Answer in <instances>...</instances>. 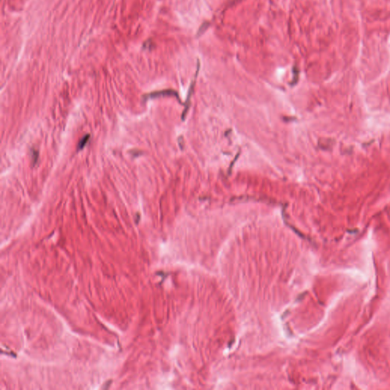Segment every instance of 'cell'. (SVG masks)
I'll return each instance as SVG.
<instances>
[{
  "instance_id": "obj_1",
  "label": "cell",
  "mask_w": 390,
  "mask_h": 390,
  "mask_svg": "<svg viewBox=\"0 0 390 390\" xmlns=\"http://www.w3.org/2000/svg\"><path fill=\"white\" fill-rule=\"evenodd\" d=\"M88 140H89V135H88H88L84 136V137L81 139L80 141H79V145H78V149H79V150H81V149H83L84 146H85V145H86V143H88Z\"/></svg>"
}]
</instances>
